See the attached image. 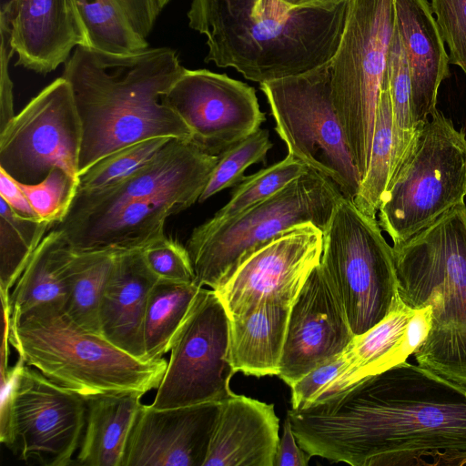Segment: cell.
<instances>
[{
	"label": "cell",
	"instance_id": "7c38bea8",
	"mask_svg": "<svg viewBox=\"0 0 466 466\" xmlns=\"http://www.w3.org/2000/svg\"><path fill=\"white\" fill-rule=\"evenodd\" d=\"M230 319L212 289L201 287L175 335L165 374L150 406L156 410L222 402L234 394Z\"/></svg>",
	"mask_w": 466,
	"mask_h": 466
},
{
	"label": "cell",
	"instance_id": "8d00e7d4",
	"mask_svg": "<svg viewBox=\"0 0 466 466\" xmlns=\"http://www.w3.org/2000/svg\"><path fill=\"white\" fill-rule=\"evenodd\" d=\"M146 263L160 280L195 283V271L186 248L177 240L163 236L142 248Z\"/></svg>",
	"mask_w": 466,
	"mask_h": 466
},
{
	"label": "cell",
	"instance_id": "9c48e42d",
	"mask_svg": "<svg viewBox=\"0 0 466 466\" xmlns=\"http://www.w3.org/2000/svg\"><path fill=\"white\" fill-rule=\"evenodd\" d=\"M379 222L342 198L323 231L320 266L360 335L380 322L400 299L393 248Z\"/></svg>",
	"mask_w": 466,
	"mask_h": 466
},
{
	"label": "cell",
	"instance_id": "44dd1931",
	"mask_svg": "<svg viewBox=\"0 0 466 466\" xmlns=\"http://www.w3.org/2000/svg\"><path fill=\"white\" fill-rule=\"evenodd\" d=\"M279 430L273 404L234 393L220 403L204 466H274Z\"/></svg>",
	"mask_w": 466,
	"mask_h": 466
},
{
	"label": "cell",
	"instance_id": "f546056e",
	"mask_svg": "<svg viewBox=\"0 0 466 466\" xmlns=\"http://www.w3.org/2000/svg\"><path fill=\"white\" fill-rule=\"evenodd\" d=\"M54 226L39 218L15 213L0 198V296L10 298L11 289L24 272L34 252Z\"/></svg>",
	"mask_w": 466,
	"mask_h": 466
},
{
	"label": "cell",
	"instance_id": "484cf974",
	"mask_svg": "<svg viewBox=\"0 0 466 466\" xmlns=\"http://www.w3.org/2000/svg\"><path fill=\"white\" fill-rule=\"evenodd\" d=\"M72 252L59 229L53 228L45 236L10 293L11 324L41 307L64 311L68 299L67 265Z\"/></svg>",
	"mask_w": 466,
	"mask_h": 466
},
{
	"label": "cell",
	"instance_id": "f1b7e54d",
	"mask_svg": "<svg viewBox=\"0 0 466 466\" xmlns=\"http://www.w3.org/2000/svg\"><path fill=\"white\" fill-rule=\"evenodd\" d=\"M116 252L73 249L67 265L68 299L64 312L91 332L99 334V303Z\"/></svg>",
	"mask_w": 466,
	"mask_h": 466
},
{
	"label": "cell",
	"instance_id": "5bb4252c",
	"mask_svg": "<svg viewBox=\"0 0 466 466\" xmlns=\"http://www.w3.org/2000/svg\"><path fill=\"white\" fill-rule=\"evenodd\" d=\"M163 101L188 127L191 141L213 156L255 133L266 120L252 86L207 69L186 68Z\"/></svg>",
	"mask_w": 466,
	"mask_h": 466
},
{
	"label": "cell",
	"instance_id": "277c9868",
	"mask_svg": "<svg viewBox=\"0 0 466 466\" xmlns=\"http://www.w3.org/2000/svg\"><path fill=\"white\" fill-rule=\"evenodd\" d=\"M392 248L400 299L432 309L417 364L466 390L465 202Z\"/></svg>",
	"mask_w": 466,
	"mask_h": 466
},
{
	"label": "cell",
	"instance_id": "2e32d148",
	"mask_svg": "<svg viewBox=\"0 0 466 466\" xmlns=\"http://www.w3.org/2000/svg\"><path fill=\"white\" fill-rule=\"evenodd\" d=\"M218 160V156L205 153L191 140L173 138L121 181L95 191L77 189L68 213L54 228L66 234L105 219L130 201L183 185H207Z\"/></svg>",
	"mask_w": 466,
	"mask_h": 466
},
{
	"label": "cell",
	"instance_id": "ffe728a7",
	"mask_svg": "<svg viewBox=\"0 0 466 466\" xmlns=\"http://www.w3.org/2000/svg\"><path fill=\"white\" fill-rule=\"evenodd\" d=\"M394 12L410 72L412 119L418 130L437 109L439 86L450 76V59L428 0H394Z\"/></svg>",
	"mask_w": 466,
	"mask_h": 466
},
{
	"label": "cell",
	"instance_id": "7402d4cb",
	"mask_svg": "<svg viewBox=\"0 0 466 466\" xmlns=\"http://www.w3.org/2000/svg\"><path fill=\"white\" fill-rule=\"evenodd\" d=\"M157 280L145 261L142 248L117 251L99 303V334L143 360H147L145 310L148 294Z\"/></svg>",
	"mask_w": 466,
	"mask_h": 466
},
{
	"label": "cell",
	"instance_id": "52a82bcc",
	"mask_svg": "<svg viewBox=\"0 0 466 466\" xmlns=\"http://www.w3.org/2000/svg\"><path fill=\"white\" fill-rule=\"evenodd\" d=\"M465 197L466 134L436 109L389 181L378 222L399 245L464 203Z\"/></svg>",
	"mask_w": 466,
	"mask_h": 466
},
{
	"label": "cell",
	"instance_id": "83f0119b",
	"mask_svg": "<svg viewBox=\"0 0 466 466\" xmlns=\"http://www.w3.org/2000/svg\"><path fill=\"white\" fill-rule=\"evenodd\" d=\"M86 36V47L111 55H132L148 48L121 0H73Z\"/></svg>",
	"mask_w": 466,
	"mask_h": 466
},
{
	"label": "cell",
	"instance_id": "ee69618b",
	"mask_svg": "<svg viewBox=\"0 0 466 466\" xmlns=\"http://www.w3.org/2000/svg\"><path fill=\"white\" fill-rule=\"evenodd\" d=\"M3 312V336L1 345L0 375L5 374L11 366H9L10 356V332H11V309L10 298L1 299Z\"/></svg>",
	"mask_w": 466,
	"mask_h": 466
},
{
	"label": "cell",
	"instance_id": "ac0fdd59",
	"mask_svg": "<svg viewBox=\"0 0 466 466\" xmlns=\"http://www.w3.org/2000/svg\"><path fill=\"white\" fill-rule=\"evenodd\" d=\"M220 403L165 410L142 404L123 466H204Z\"/></svg>",
	"mask_w": 466,
	"mask_h": 466
},
{
	"label": "cell",
	"instance_id": "8fae6325",
	"mask_svg": "<svg viewBox=\"0 0 466 466\" xmlns=\"http://www.w3.org/2000/svg\"><path fill=\"white\" fill-rule=\"evenodd\" d=\"M329 61L299 75L261 83L260 89L289 154L331 179L352 201L361 178L333 106Z\"/></svg>",
	"mask_w": 466,
	"mask_h": 466
},
{
	"label": "cell",
	"instance_id": "d6a6232c",
	"mask_svg": "<svg viewBox=\"0 0 466 466\" xmlns=\"http://www.w3.org/2000/svg\"><path fill=\"white\" fill-rule=\"evenodd\" d=\"M309 168L304 162L288 154L281 161L244 177L237 185L229 201L204 224L213 226L236 217L272 197Z\"/></svg>",
	"mask_w": 466,
	"mask_h": 466
},
{
	"label": "cell",
	"instance_id": "3957f363",
	"mask_svg": "<svg viewBox=\"0 0 466 466\" xmlns=\"http://www.w3.org/2000/svg\"><path fill=\"white\" fill-rule=\"evenodd\" d=\"M350 0L298 8L280 0H192L188 25L207 37L205 62L259 84L299 75L336 53Z\"/></svg>",
	"mask_w": 466,
	"mask_h": 466
},
{
	"label": "cell",
	"instance_id": "4fadbf2b",
	"mask_svg": "<svg viewBox=\"0 0 466 466\" xmlns=\"http://www.w3.org/2000/svg\"><path fill=\"white\" fill-rule=\"evenodd\" d=\"M82 127L69 83L46 86L0 130V168L35 184L54 167L79 178Z\"/></svg>",
	"mask_w": 466,
	"mask_h": 466
},
{
	"label": "cell",
	"instance_id": "ba28073f",
	"mask_svg": "<svg viewBox=\"0 0 466 466\" xmlns=\"http://www.w3.org/2000/svg\"><path fill=\"white\" fill-rule=\"evenodd\" d=\"M394 25V0H350L339 47L329 61L333 106L361 180L370 164Z\"/></svg>",
	"mask_w": 466,
	"mask_h": 466
},
{
	"label": "cell",
	"instance_id": "7a4b0ae2",
	"mask_svg": "<svg viewBox=\"0 0 466 466\" xmlns=\"http://www.w3.org/2000/svg\"><path fill=\"white\" fill-rule=\"evenodd\" d=\"M185 69L170 47L119 56L76 46L62 76L70 85L82 127L79 175L147 139L191 140L188 127L163 101Z\"/></svg>",
	"mask_w": 466,
	"mask_h": 466
},
{
	"label": "cell",
	"instance_id": "d6986e66",
	"mask_svg": "<svg viewBox=\"0 0 466 466\" xmlns=\"http://www.w3.org/2000/svg\"><path fill=\"white\" fill-rule=\"evenodd\" d=\"M7 17L16 66L47 74L66 64L86 36L73 0H10Z\"/></svg>",
	"mask_w": 466,
	"mask_h": 466
},
{
	"label": "cell",
	"instance_id": "1f68e13d",
	"mask_svg": "<svg viewBox=\"0 0 466 466\" xmlns=\"http://www.w3.org/2000/svg\"><path fill=\"white\" fill-rule=\"evenodd\" d=\"M386 83L390 96L392 111V156L390 179L405 158L416 136L411 112V84L404 49L394 25L390 44Z\"/></svg>",
	"mask_w": 466,
	"mask_h": 466
},
{
	"label": "cell",
	"instance_id": "e0dca14e",
	"mask_svg": "<svg viewBox=\"0 0 466 466\" xmlns=\"http://www.w3.org/2000/svg\"><path fill=\"white\" fill-rule=\"evenodd\" d=\"M353 337L343 306L319 264L291 306L278 376L290 387L340 354Z\"/></svg>",
	"mask_w": 466,
	"mask_h": 466
},
{
	"label": "cell",
	"instance_id": "74e56055",
	"mask_svg": "<svg viewBox=\"0 0 466 466\" xmlns=\"http://www.w3.org/2000/svg\"><path fill=\"white\" fill-rule=\"evenodd\" d=\"M432 13L450 51V64L466 75V0H431Z\"/></svg>",
	"mask_w": 466,
	"mask_h": 466
},
{
	"label": "cell",
	"instance_id": "4dcf8cb0",
	"mask_svg": "<svg viewBox=\"0 0 466 466\" xmlns=\"http://www.w3.org/2000/svg\"><path fill=\"white\" fill-rule=\"evenodd\" d=\"M392 142L391 101L384 78L378 103L369 167L352 200L361 213L372 218H376L389 183Z\"/></svg>",
	"mask_w": 466,
	"mask_h": 466
},
{
	"label": "cell",
	"instance_id": "5b68a950",
	"mask_svg": "<svg viewBox=\"0 0 466 466\" xmlns=\"http://www.w3.org/2000/svg\"><path fill=\"white\" fill-rule=\"evenodd\" d=\"M19 358L55 383L84 398L157 389L167 361L139 360L55 307H41L11 324Z\"/></svg>",
	"mask_w": 466,
	"mask_h": 466
},
{
	"label": "cell",
	"instance_id": "e575fe53",
	"mask_svg": "<svg viewBox=\"0 0 466 466\" xmlns=\"http://www.w3.org/2000/svg\"><path fill=\"white\" fill-rule=\"evenodd\" d=\"M272 146L268 131L259 128L218 155L198 201L204 202L219 191L240 183L244 171L253 164L264 162Z\"/></svg>",
	"mask_w": 466,
	"mask_h": 466
},
{
	"label": "cell",
	"instance_id": "cb8c5ba5",
	"mask_svg": "<svg viewBox=\"0 0 466 466\" xmlns=\"http://www.w3.org/2000/svg\"><path fill=\"white\" fill-rule=\"evenodd\" d=\"M292 305L265 301L230 319L229 361L236 372L278 375Z\"/></svg>",
	"mask_w": 466,
	"mask_h": 466
},
{
	"label": "cell",
	"instance_id": "8992f818",
	"mask_svg": "<svg viewBox=\"0 0 466 466\" xmlns=\"http://www.w3.org/2000/svg\"><path fill=\"white\" fill-rule=\"evenodd\" d=\"M343 197L331 179L309 168L236 217L213 226L199 225L185 246L195 283L217 289L251 253L298 225L312 223L324 231Z\"/></svg>",
	"mask_w": 466,
	"mask_h": 466
},
{
	"label": "cell",
	"instance_id": "d4e9b609",
	"mask_svg": "<svg viewBox=\"0 0 466 466\" xmlns=\"http://www.w3.org/2000/svg\"><path fill=\"white\" fill-rule=\"evenodd\" d=\"M144 395L123 391L85 398L86 426L74 464L123 466L129 434Z\"/></svg>",
	"mask_w": 466,
	"mask_h": 466
},
{
	"label": "cell",
	"instance_id": "7bdbcfd3",
	"mask_svg": "<svg viewBox=\"0 0 466 466\" xmlns=\"http://www.w3.org/2000/svg\"><path fill=\"white\" fill-rule=\"evenodd\" d=\"M0 198L17 215L28 218H39L31 207L18 182L0 168ZM40 219V218H39Z\"/></svg>",
	"mask_w": 466,
	"mask_h": 466
},
{
	"label": "cell",
	"instance_id": "6da1fadb",
	"mask_svg": "<svg viewBox=\"0 0 466 466\" xmlns=\"http://www.w3.org/2000/svg\"><path fill=\"white\" fill-rule=\"evenodd\" d=\"M311 457L352 466L466 463V390L407 361L288 410Z\"/></svg>",
	"mask_w": 466,
	"mask_h": 466
},
{
	"label": "cell",
	"instance_id": "836d02e7",
	"mask_svg": "<svg viewBox=\"0 0 466 466\" xmlns=\"http://www.w3.org/2000/svg\"><path fill=\"white\" fill-rule=\"evenodd\" d=\"M173 137H158L119 149L79 175L78 190L95 191L112 186L152 160Z\"/></svg>",
	"mask_w": 466,
	"mask_h": 466
},
{
	"label": "cell",
	"instance_id": "f35d334b",
	"mask_svg": "<svg viewBox=\"0 0 466 466\" xmlns=\"http://www.w3.org/2000/svg\"><path fill=\"white\" fill-rule=\"evenodd\" d=\"M348 363L343 351L319 364L291 386V409H300L311 403L316 395L338 375Z\"/></svg>",
	"mask_w": 466,
	"mask_h": 466
},
{
	"label": "cell",
	"instance_id": "b9f144b4",
	"mask_svg": "<svg viewBox=\"0 0 466 466\" xmlns=\"http://www.w3.org/2000/svg\"><path fill=\"white\" fill-rule=\"evenodd\" d=\"M135 28L145 38L152 31L161 11L157 0H121Z\"/></svg>",
	"mask_w": 466,
	"mask_h": 466
},
{
	"label": "cell",
	"instance_id": "ab89813d",
	"mask_svg": "<svg viewBox=\"0 0 466 466\" xmlns=\"http://www.w3.org/2000/svg\"><path fill=\"white\" fill-rule=\"evenodd\" d=\"M1 77H0V130L15 116L13 82L8 65L15 54L11 46V35L7 17L1 11Z\"/></svg>",
	"mask_w": 466,
	"mask_h": 466
},
{
	"label": "cell",
	"instance_id": "d590c367",
	"mask_svg": "<svg viewBox=\"0 0 466 466\" xmlns=\"http://www.w3.org/2000/svg\"><path fill=\"white\" fill-rule=\"evenodd\" d=\"M18 184L37 217L55 227L68 213L78 189L79 178L62 168L54 167L37 183Z\"/></svg>",
	"mask_w": 466,
	"mask_h": 466
},
{
	"label": "cell",
	"instance_id": "4316f807",
	"mask_svg": "<svg viewBox=\"0 0 466 466\" xmlns=\"http://www.w3.org/2000/svg\"><path fill=\"white\" fill-rule=\"evenodd\" d=\"M201 287L158 279L147 302L143 339L147 360L164 358Z\"/></svg>",
	"mask_w": 466,
	"mask_h": 466
},
{
	"label": "cell",
	"instance_id": "60d3db41",
	"mask_svg": "<svg viewBox=\"0 0 466 466\" xmlns=\"http://www.w3.org/2000/svg\"><path fill=\"white\" fill-rule=\"evenodd\" d=\"M311 456L298 443L290 420L286 417L283 432L274 460V466H307Z\"/></svg>",
	"mask_w": 466,
	"mask_h": 466
},
{
	"label": "cell",
	"instance_id": "30bf717a",
	"mask_svg": "<svg viewBox=\"0 0 466 466\" xmlns=\"http://www.w3.org/2000/svg\"><path fill=\"white\" fill-rule=\"evenodd\" d=\"M0 380L1 442L27 462L73 465L86 426L85 398L20 358Z\"/></svg>",
	"mask_w": 466,
	"mask_h": 466
},
{
	"label": "cell",
	"instance_id": "f6af8a7d",
	"mask_svg": "<svg viewBox=\"0 0 466 466\" xmlns=\"http://www.w3.org/2000/svg\"><path fill=\"white\" fill-rule=\"evenodd\" d=\"M283 3L298 8L323 7L336 5L343 0H280Z\"/></svg>",
	"mask_w": 466,
	"mask_h": 466
},
{
	"label": "cell",
	"instance_id": "9a60e30c",
	"mask_svg": "<svg viewBox=\"0 0 466 466\" xmlns=\"http://www.w3.org/2000/svg\"><path fill=\"white\" fill-rule=\"evenodd\" d=\"M323 231L312 223L291 228L243 260L213 289L230 319L270 300L292 305L322 254Z\"/></svg>",
	"mask_w": 466,
	"mask_h": 466
},
{
	"label": "cell",
	"instance_id": "603a6c76",
	"mask_svg": "<svg viewBox=\"0 0 466 466\" xmlns=\"http://www.w3.org/2000/svg\"><path fill=\"white\" fill-rule=\"evenodd\" d=\"M415 310L400 299L380 322L355 335L343 350L347 368L326 385L313 401L401 364L413 355L416 350L409 339L408 321Z\"/></svg>",
	"mask_w": 466,
	"mask_h": 466
}]
</instances>
